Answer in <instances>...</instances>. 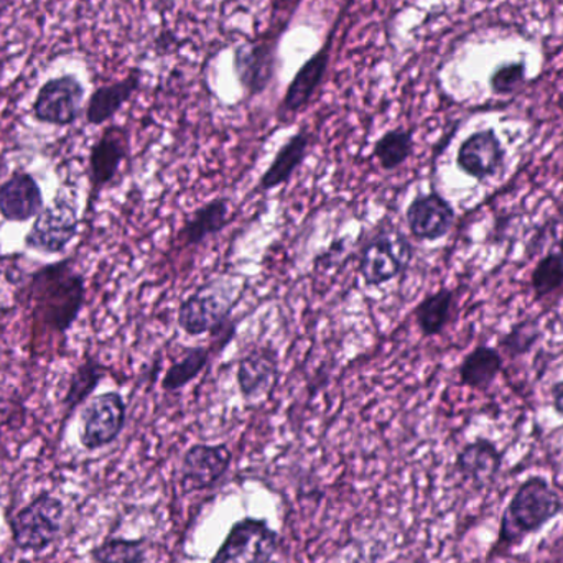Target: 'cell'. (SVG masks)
<instances>
[{
	"label": "cell",
	"mask_w": 563,
	"mask_h": 563,
	"mask_svg": "<svg viewBox=\"0 0 563 563\" xmlns=\"http://www.w3.org/2000/svg\"><path fill=\"white\" fill-rule=\"evenodd\" d=\"M303 0H271V29L285 32Z\"/></svg>",
	"instance_id": "31"
},
{
	"label": "cell",
	"mask_w": 563,
	"mask_h": 563,
	"mask_svg": "<svg viewBox=\"0 0 563 563\" xmlns=\"http://www.w3.org/2000/svg\"><path fill=\"white\" fill-rule=\"evenodd\" d=\"M506 151L495 129L473 132L456 152V165L463 174L486 181L505 167Z\"/></svg>",
	"instance_id": "15"
},
{
	"label": "cell",
	"mask_w": 563,
	"mask_h": 563,
	"mask_svg": "<svg viewBox=\"0 0 563 563\" xmlns=\"http://www.w3.org/2000/svg\"><path fill=\"white\" fill-rule=\"evenodd\" d=\"M0 563H3L2 558H0Z\"/></svg>",
	"instance_id": "34"
},
{
	"label": "cell",
	"mask_w": 563,
	"mask_h": 563,
	"mask_svg": "<svg viewBox=\"0 0 563 563\" xmlns=\"http://www.w3.org/2000/svg\"><path fill=\"white\" fill-rule=\"evenodd\" d=\"M282 35L279 30L267 26L266 32L234 48V76L250 98L263 96L276 79Z\"/></svg>",
	"instance_id": "5"
},
{
	"label": "cell",
	"mask_w": 563,
	"mask_h": 563,
	"mask_svg": "<svg viewBox=\"0 0 563 563\" xmlns=\"http://www.w3.org/2000/svg\"><path fill=\"white\" fill-rule=\"evenodd\" d=\"M240 300H230V295L217 282H211L181 301L177 311L178 328L187 336L210 334V346L218 356L236 338L238 321L233 310Z\"/></svg>",
	"instance_id": "3"
},
{
	"label": "cell",
	"mask_w": 563,
	"mask_h": 563,
	"mask_svg": "<svg viewBox=\"0 0 563 563\" xmlns=\"http://www.w3.org/2000/svg\"><path fill=\"white\" fill-rule=\"evenodd\" d=\"M505 369L501 353L488 344L470 351L460 364V383L475 390H488Z\"/></svg>",
	"instance_id": "22"
},
{
	"label": "cell",
	"mask_w": 563,
	"mask_h": 563,
	"mask_svg": "<svg viewBox=\"0 0 563 563\" xmlns=\"http://www.w3.org/2000/svg\"><path fill=\"white\" fill-rule=\"evenodd\" d=\"M279 354L269 344L247 351L236 367V384L246 400L257 399L269 393L279 379Z\"/></svg>",
	"instance_id": "16"
},
{
	"label": "cell",
	"mask_w": 563,
	"mask_h": 563,
	"mask_svg": "<svg viewBox=\"0 0 563 563\" xmlns=\"http://www.w3.org/2000/svg\"><path fill=\"white\" fill-rule=\"evenodd\" d=\"M78 207L68 191H58L52 205L43 208L25 236L29 250L43 254L65 253L78 233Z\"/></svg>",
	"instance_id": "8"
},
{
	"label": "cell",
	"mask_w": 563,
	"mask_h": 563,
	"mask_svg": "<svg viewBox=\"0 0 563 563\" xmlns=\"http://www.w3.org/2000/svg\"><path fill=\"white\" fill-rule=\"evenodd\" d=\"M214 356L217 353L210 344L187 347L184 354L168 366L167 373L162 379V389L165 393H178V390L185 389L188 384L201 376Z\"/></svg>",
	"instance_id": "24"
},
{
	"label": "cell",
	"mask_w": 563,
	"mask_h": 563,
	"mask_svg": "<svg viewBox=\"0 0 563 563\" xmlns=\"http://www.w3.org/2000/svg\"><path fill=\"white\" fill-rule=\"evenodd\" d=\"M26 301L32 308L33 341L43 334L63 336L85 307V277L71 260L43 266L30 277Z\"/></svg>",
	"instance_id": "1"
},
{
	"label": "cell",
	"mask_w": 563,
	"mask_h": 563,
	"mask_svg": "<svg viewBox=\"0 0 563 563\" xmlns=\"http://www.w3.org/2000/svg\"><path fill=\"white\" fill-rule=\"evenodd\" d=\"M552 404H554L555 412L563 417V380H559L552 386Z\"/></svg>",
	"instance_id": "32"
},
{
	"label": "cell",
	"mask_w": 563,
	"mask_h": 563,
	"mask_svg": "<svg viewBox=\"0 0 563 563\" xmlns=\"http://www.w3.org/2000/svg\"><path fill=\"white\" fill-rule=\"evenodd\" d=\"M43 195L35 178L26 172H15L0 185V214L3 220L23 223L38 217Z\"/></svg>",
	"instance_id": "19"
},
{
	"label": "cell",
	"mask_w": 563,
	"mask_h": 563,
	"mask_svg": "<svg viewBox=\"0 0 563 563\" xmlns=\"http://www.w3.org/2000/svg\"><path fill=\"white\" fill-rule=\"evenodd\" d=\"M413 147L412 129L394 128L374 142L373 157L384 172H394L412 157Z\"/></svg>",
	"instance_id": "26"
},
{
	"label": "cell",
	"mask_w": 563,
	"mask_h": 563,
	"mask_svg": "<svg viewBox=\"0 0 563 563\" xmlns=\"http://www.w3.org/2000/svg\"><path fill=\"white\" fill-rule=\"evenodd\" d=\"M108 366H104L98 357H86V360L76 367L71 380H69L65 400H63V404H65L66 419H69V417L75 413V410L81 407L82 404L91 397L96 387L108 376Z\"/></svg>",
	"instance_id": "25"
},
{
	"label": "cell",
	"mask_w": 563,
	"mask_h": 563,
	"mask_svg": "<svg viewBox=\"0 0 563 563\" xmlns=\"http://www.w3.org/2000/svg\"><path fill=\"white\" fill-rule=\"evenodd\" d=\"M141 69L132 68L125 78L96 88L86 104V122L91 125H102L111 121L124 104L131 101L132 96L141 89Z\"/></svg>",
	"instance_id": "20"
},
{
	"label": "cell",
	"mask_w": 563,
	"mask_h": 563,
	"mask_svg": "<svg viewBox=\"0 0 563 563\" xmlns=\"http://www.w3.org/2000/svg\"><path fill=\"white\" fill-rule=\"evenodd\" d=\"M413 256L409 238L393 221H383L361 246V277L367 287L389 284L407 273Z\"/></svg>",
	"instance_id": "4"
},
{
	"label": "cell",
	"mask_w": 563,
	"mask_h": 563,
	"mask_svg": "<svg viewBox=\"0 0 563 563\" xmlns=\"http://www.w3.org/2000/svg\"><path fill=\"white\" fill-rule=\"evenodd\" d=\"M311 144H313V134L308 129H300L297 134L290 135L285 144L280 145L269 167L261 175L260 184L254 190L273 191L282 185H287L295 172L303 165Z\"/></svg>",
	"instance_id": "21"
},
{
	"label": "cell",
	"mask_w": 563,
	"mask_h": 563,
	"mask_svg": "<svg viewBox=\"0 0 563 563\" xmlns=\"http://www.w3.org/2000/svg\"><path fill=\"white\" fill-rule=\"evenodd\" d=\"M456 295L452 288H440L426 295L413 308V320L422 336H439L452 323Z\"/></svg>",
	"instance_id": "23"
},
{
	"label": "cell",
	"mask_w": 563,
	"mask_h": 563,
	"mask_svg": "<svg viewBox=\"0 0 563 563\" xmlns=\"http://www.w3.org/2000/svg\"><path fill=\"white\" fill-rule=\"evenodd\" d=\"M131 152V135L122 125H108L92 144L89 152V191L88 211L98 200L99 194L118 177L119 168Z\"/></svg>",
	"instance_id": "11"
},
{
	"label": "cell",
	"mask_w": 563,
	"mask_h": 563,
	"mask_svg": "<svg viewBox=\"0 0 563 563\" xmlns=\"http://www.w3.org/2000/svg\"><path fill=\"white\" fill-rule=\"evenodd\" d=\"M541 338L542 328L538 318H528V320H521L512 324L498 344L508 356L521 357L531 353Z\"/></svg>",
	"instance_id": "28"
},
{
	"label": "cell",
	"mask_w": 563,
	"mask_h": 563,
	"mask_svg": "<svg viewBox=\"0 0 563 563\" xmlns=\"http://www.w3.org/2000/svg\"><path fill=\"white\" fill-rule=\"evenodd\" d=\"M525 62H509L498 66L489 76V88L496 96L512 95L526 81Z\"/></svg>",
	"instance_id": "30"
},
{
	"label": "cell",
	"mask_w": 563,
	"mask_h": 563,
	"mask_svg": "<svg viewBox=\"0 0 563 563\" xmlns=\"http://www.w3.org/2000/svg\"><path fill=\"white\" fill-rule=\"evenodd\" d=\"M231 223V200L217 197L207 201L187 218L177 234L178 247H198L223 233Z\"/></svg>",
	"instance_id": "18"
},
{
	"label": "cell",
	"mask_w": 563,
	"mask_h": 563,
	"mask_svg": "<svg viewBox=\"0 0 563 563\" xmlns=\"http://www.w3.org/2000/svg\"><path fill=\"white\" fill-rule=\"evenodd\" d=\"M455 220V208L435 190L417 195L406 210V223L410 236L427 243L445 238Z\"/></svg>",
	"instance_id": "14"
},
{
	"label": "cell",
	"mask_w": 563,
	"mask_h": 563,
	"mask_svg": "<svg viewBox=\"0 0 563 563\" xmlns=\"http://www.w3.org/2000/svg\"><path fill=\"white\" fill-rule=\"evenodd\" d=\"M334 36H336V26L331 29L323 45L298 68L291 81L288 82L287 91L280 102V119H291L294 115L300 114L310 104L320 86L323 85L328 68H330Z\"/></svg>",
	"instance_id": "12"
},
{
	"label": "cell",
	"mask_w": 563,
	"mask_h": 563,
	"mask_svg": "<svg viewBox=\"0 0 563 563\" xmlns=\"http://www.w3.org/2000/svg\"><path fill=\"white\" fill-rule=\"evenodd\" d=\"M559 247H561V254L563 256V234H562V238H561V243H559Z\"/></svg>",
	"instance_id": "33"
},
{
	"label": "cell",
	"mask_w": 563,
	"mask_h": 563,
	"mask_svg": "<svg viewBox=\"0 0 563 563\" xmlns=\"http://www.w3.org/2000/svg\"><path fill=\"white\" fill-rule=\"evenodd\" d=\"M233 452L227 443H197L185 452L180 465V488L184 493L207 492L227 476Z\"/></svg>",
	"instance_id": "13"
},
{
	"label": "cell",
	"mask_w": 563,
	"mask_h": 563,
	"mask_svg": "<svg viewBox=\"0 0 563 563\" xmlns=\"http://www.w3.org/2000/svg\"><path fill=\"white\" fill-rule=\"evenodd\" d=\"M563 512L562 496L544 476H531L519 485L518 492L503 512L498 545L503 551L519 548L529 536L544 529Z\"/></svg>",
	"instance_id": "2"
},
{
	"label": "cell",
	"mask_w": 563,
	"mask_h": 563,
	"mask_svg": "<svg viewBox=\"0 0 563 563\" xmlns=\"http://www.w3.org/2000/svg\"><path fill=\"white\" fill-rule=\"evenodd\" d=\"M280 548L279 532L266 519L234 522L210 563H273Z\"/></svg>",
	"instance_id": "7"
},
{
	"label": "cell",
	"mask_w": 563,
	"mask_h": 563,
	"mask_svg": "<svg viewBox=\"0 0 563 563\" xmlns=\"http://www.w3.org/2000/svg\"><path fill=\"white\" fill-rule=\"evenodd\" d=\"M96 563H144L147 561L145 539H108L91 551Z\"/></svg>",
	"instance_id": "27"
},
{
	"label": "cell",
	"mask_w": 563,
	"mask_h": 563,
	"mask_svg": "<svg viewBox=\"0 0 563 563\" xmlns=\"http://www.w3.org/2000/svg\"><path fill=\"white\" fill-rule=\"evenodd\" d=\"M501 466L503 453L488 439H476L466 443L455 460V472L475 489L492 486L498 478Z\"/></svg>",
	"instance_id": "17"
},
{
	"label": "cell",
	"mask_w": 563,
	"mask_h": 563,
	"mask_svg": "<svg viewBox=\"0 0 563 563\" xmlns=\"http://www.w3.org/2000/svg\"><path fill=\"white\" fill-rule=\"evenodd\" d=\"M531 287L538 300L551 297L563 287V256L549 253L532 271Z\"/></svg>",
	"instance_id": "29"
},
{
	"label": "cell",
	"mask_w": 563,
	"mask_h": 563,
	"mask_svg": "<svg viewBox=\"0 0 563 563\" xmlns=\"http://www.w3.org/2000/svg\"><path fill=\"white\" fill-rule=\"evenodd\" d=\"M85 86L76 76L65 75L48 79L36 92L33 118L43 124L66 128L75 124L81 114Z\"/></svg>",
	"instance_id": "10"
},
{
	"label": "cell",
	"mask_w": 563,
	"mask_h": 563,
	"mask_svg": "<svg viewBox=\"0 0 563 563\" xmlns=\"http://www.w3.org/2000/svg\"><path fill=\"white\" fill-rule=\"evenodd\" d=\"M63 518H65V505L62 499L48 493L36 496L10 521L13 544L20 551H45L62 532Z\"/></svg>",
	"instance_id": "6"
},
{
	"label": "cell",
	"mask_w": 563,
	"mask_h": 563,
	"mask_svg": "<svg viewBox=\"0 0 563 563\" xmlns=\"http://www.w3.org/2000/svg\"><path fill=\"white\" fill-rule=\"evenodd\" d=\"M125 422L128 404L121 394L111 390L95 397L81 412V445L88 452L111 445L121 435Z\"/></svg>",
	"instance_id": "9"
}]
</instances>
